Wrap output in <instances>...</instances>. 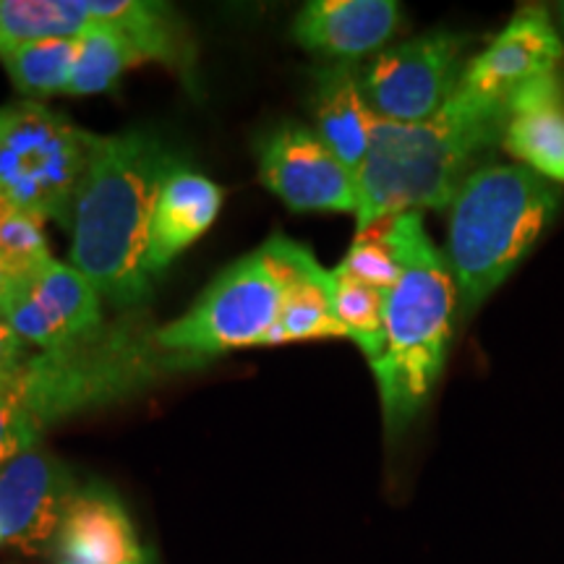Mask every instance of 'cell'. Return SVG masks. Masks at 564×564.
Here are the masks:
<instances>
[{
  "mask_svg": "<svg viewBox=\"0 0 564 564\" xmlns=\"http://www.w3.org/2000/svg\"><path fill=\"white\" fill-rule=\"evenodd\" d=\"M147 61L150 58L141 53L137 42L118 26H89L79 34V55H76L68 97L105 95L123 79L126 70Z\"/></svg>",
  "mask_w": 564,
  "mask_h": 564,
  "instance_id": "18",
  "label": "cell"
},
{
  "mask_svg": "<svg viewBox=\"0 0 564 564\" xmlns=\"http://www.w3.org/2000/svg\"><path fill=\"white\" fill-rule=\"evenodd\" d=\"M137 564H152V562H150V556H144V560H139Z\"/></svg>",
  "mask_w": 564,
  "mask_h": 564,
  "instance_id": "27",
  "label": "cell"
},
{
  "mask_svg": "<svg viewBox=\"0 0 564 564\" xmlns=\"http://www.w3.org/2000/svg\"><path fill=\"white\" fill-rule=\"evenodd\" d=\"M97 133L21 100L0 108V199L70 228Z\"/></svg>",
  "mask_w": 564,
  "mask_h": 564,
  "instance_id": "6",
  "label": "cell"
},
{
  "mask_svg": "<svg viewBox=\"0 0 564 564\" xmlns=\"http://www.w3.org/2000/svg\"><path fill=\"white\" fill-rule=\"evenodd\" d=\"M333 282L337 322L345 329V337H350L373 364L384 350V312L390 293L350 278L340 267L333 270Z\"/></svg>",
  "mask_w": 564,
  "mask_h": 564,
  "instance_id": "21",
  "label": "cell"
},
{
  "mask_svg": "<svg viewBox=\"0 0 564 564\" xmlns=\"http://www.w3.org/2000/svg\"><path fill=\"white\" fill-rule=\"evenodd\" d=\"M51 554L53 564H137L147 556L121 499L100 484L76 491Z\"/></svg>",
  "mask_w": 564,
  "mask_h": 564,
  "instance_id": "13",
  "label": "cell"
},
{
  "mask_svg": "<svg viewBox=\"0 0 564 564\" xmlns=\"http://www.w3.org/2000/svg\"><path fill=\"white\" fill-rule=\"evenodd\" d=\"M403 9L394 0H312L293 24V37L308 53L352 63L382 51L400 30Z\"/></svg>",
  "mask_w": 564,
  "mask_h": 564,
  "instance_id": "12",
  "label": "cell"
},
{
  "mask_svg": "<svg viewBox=\"0 0 564 564\" xmlns=\"http://www.w3.org/2000/svg\"><path fill=\"white\" fill-rule=\"evenodd\" d=\"M556 21H560V32L564 37V3H556Z\"/></svg>",
  "mask_w": 564,
  "mask_h": 564,
  "instance_id": "26",
  "label": "cell"
},
{
  "mask_svg": "<svg viewBox=\"0 0 564 564\" xmlns=\"http://www.w3.org/2000/svg\"><path fill=\"white\" fill-rule=\"evenodd\" d=\"M51 262L45 217L0 199V267L11 282V291Z\"/></svg>",
  "mask_w": 564,
  "mask_h": 564,
  "instance_id": "22",
  "label": "cell"
},
{
  "mask_svg": "<svg viewBox=\"0 0 564 564\" xmlns=\"http://www.w3.org/2000/svg\"><path fill=\"white\" fill-rule=\"evenodd\" d=\"M507 102L489 100L457 84L447 105L421 123L377 118L358 171V232L421 209L453 204L478 154L491 150L507 129Z\"/></svg>",
  "mask_w": 564,
  "mask_h": 564,
  "instance_id": "2",
  "label": "cell"
},
{
  "mask_svg": "<svg viewBox=\"0 0 564 564\" xmlns=\"http://www.w3.org/2000/svg\"><path fill=\"white\" fill-rule=\"evenodd\" d=\"M76 491L68 465L42 444L11 457L0 468V544L30 556L51 554Z\"/></svg>",
  "mask_w": 564,
  "mask_h": 564,
  "instance_id": "10",
  "label": "cell"
},
{
  "mask_svg": "<svg viewBox=\"0 0 564 564\" xmlns=\"http://www.w3.org/2000/svg\"><path fill=\"white\" fill-rule=\"evenodd\" d=\"M181 162L158 137L123 131L95 137L70 220V267L118 312L150 301V223L160 186Z\"/></svg>",
  "mask_w": 564,
  "mask_h": 564,
  "instance_id": "1",
  "label": "cell"
},
{
  "mask_svg": "<svg viewBox=\"0 0 564 564\" xmlns=\"http://www.w3.org/2000/svg\"><path fill=\"white\" fill-rule=\"evenodd\" d=\"M9 293H11V282H9V278H6L3 267H0V308H3V303H6V299H9Z\"/></svg>",
  "mask_w": 564,
  "mask_h": 564,
  "instance_id": "25",
  "label": "cell"
},
{
  "mask_svg": "<svg viewBox=\"0 0 564 564\" xmlns=\"http://www.w3.org/2000/svg\"><path fill=\"white\" fill-rule=\"evenodd\" d=\"M400 259L387 295L384 350L369 364L382 400L387 440H398L423 411L447 361L457 291L447 259L423 228L421 212L384 220Z\"/></svg>",
  "mask_w": 564,
  "mask_h": 564,
  "instance_id": "3",
  "label": "cell"
},
{
  "mask_svg": "<svg viewBox=\"0 0 564 564\" xmlns=\"http://www.w3.org/2000/svg\"><path fill=\"white\" fill-rule=\"evenodd\" d=\"M327 337H345L335 314L333 272L316 262L308 246L295 243L293 272L267 345L327 340Z\"/></svg>",
  "mask_w": 564,
  "mask_h": 564,
  "instance_id": "17",
  "label": "cell"
},
{
  "mask_svg": "<svg viewBox=\"0 0 564 564\" xmlns=\"http://www.w3.org/2000/svg\"><path fill=\"white\" fill-rule=\"evenodd\" d=\"M259 178L293 212L358 209V181L319 133L280 123L257 141Z\"/></svg>",
  "mask_w": 564,
  "mask_h": 564,
  "instance_id": "8",
  "label": "cell"
},
{
  "mask_svg": "<svg viewBox=\"0 0 564 564\" xmlns=\"http://www.w3.org/2000/svg\"><path fill=\"white\" fill-rule=\"evenodd\" d=\"M312 110L316 121L314 131L358 181L377 116L366 102L361 74L352 63H329L314 70Z\"/></svg>",
  "mask_w": 564,
  "mask_h": 564,
  "instance_id": "16",
  "label": "cell"
},
{
  "mask_svg": "<svg viewBox=\"0 0 564 564\" xmlns=\"http://www.w3.org/2000/svg\"><path fill=\"white\" fill-rule=\"evenodd\" d=\"M32 356L30 345L21 340L17 329L0 316V373L17 369L19 364H24Z\"/></svg>",
  "mask_w": 564,
  "mask_h": 564,
  "instance_id": "24",
  "label": "cell"
},
{
  "mask_svg": "<svg viewBox=\"0 0 564 564\" xmlns=\"http://www.w3.org/2000/svg\"><path fill=\"white\" fill-rule=\"evenodd\" d=\"M76 55H79V37H53L11 47L0 53V61L9 70L13 87L26 100L37 102L53 95H68Z\"/></svg>",
  "mask_w": 564,
  "mask_h": 564,
  "instance_id": "19",
  "label": "cell"
},
{
  "mask_svg": "<svg viewBox=\"0 0 564 564\" xmlns=\"http://www.w3.org/2000/svg\"><path fill=\"white\" fill-rule=\"evenodd\" d=\"M340 270L348 272L350 278L366 282V285L379 288V291H392L394 282L400 280V259L390 238H387L384 223L358 232L348 257L343 259Z\"/></svg>",
  "mask_w": 564,
  "mask_h": 564,
  "instance_id": "23",
  "label": "cell"
},
{
  "mask_svg": "<svg viewBox=\"0 0 564 564\" xmlns=\"http://www.w3.org/2000/svg\"><path fill=\"white\" fill-rule=\"evenodd\" d=\"M560 204V186L520 162H489L463 181L447 236V264L463 316L478 312L518 270Z\"/></svg>",
  "mask_w": 564,
  "mask_h": 564,
  "instance_id": "4",
  "label": "cell"
},
{
  "mask_svg": "<svg viewBox=\"0 0 564 564\" xmlns=\"http://www.w3.org/2000/svg\"><path fill=\"white\" fill-rule=\"evenodd\" d=\"M505 150L541 178L564 183V82L541 76L512 91L507 100Z\"/></svg>",
  "mask_w": 564,
  "mask_h": 564,
  "instance_id": "14",
  "label": "cell"
},
{
  "mask_svg": "<svg viewBox=\"0 0 564 564\" xmlns=\"http://www.w3.org/2000/svg\"><path fill=\"white\" fill-rule=\"evenodd\" d=\"M225 192L207 175L178 165L160 186L150 223L147 267L158 278L194 241L212 228L223 209Z\"/></svg>",
  "mask_w": 564,
  "mask_h": 564,
  "instance_id": "15",
  "label": "cell"
},
{
  "mask_svg": "<svg viewBox=\"0 0 564 564\" xmlns=\"http://www.w3.org/2000/svg\"><path fill=\"white\" fill-rule=\"evenodd\" d=\"M0 316L26 345L61 350L100 335L102 295L76 267L53 262L13 288Z\"/></svg>",
  "mask_w": 564,
  "mask_h": 564,
  "instance_id": "9",
  "label": "cell"
},
{
  "mask_svg": "<svg viewBox=\"0 0 564 564\" xmlns=\"http://www.w3.org/2000/svg\"><path fill=\"white\" fill-rule=\"evenodd\" d=\"M89 26L87 0H0V53L34 40L79 37Z\"/></svg>",
  "mask_w": 564,
  "mask_h": 564,
  "instance_id": "20",
  "label": "cell"
},
{
  "mask_svg": "<svg viewBox=\"0 0 564 564\" xmlns=\"http://www.w3.org/2000/svg\"><path fill=\"white\" fill-rule=\"evenodd\" d=\"M293 246L291 238L274 232L232 262L186 314L154 329L160 348L204 366L230 350L267 345L293 272Z\"/></svg>",
  "mask_w": 564,
  "mask_h": 564,
  "instance_id": "5",
  "label": "cell"
},
{
  "mask_svg": "<svg viewBox=\"0 0 564 564\" xmlns=\"http://www.w3.org/2000/svg\"><path fill=\"white\" fill-rule=\"evenodd\" d=\"M562 58L564 42L552 13L546 6L525 3L476 58L465 63L460 87L507 102L523 84L556 74Z\"/></svg>",
  "mask_w": 564,
  "mask_h": 564,
  "instance_id": "11",
  "label": "cell"
},
{
  "mask_svg": "<svg viewBox=\"0 0 564 564\" xmlns=\"http://www.w3.org/2000/svg\"><path fill=\"white\" fill-rule=\"evenodd\" d=\"M468 37L455 32L421 34L379 53L361 74L373 116L392 123H421L455 95Z\"/></svg>",
  "mask_w": 564,
  "mask_h": 564,
  "instance_id": "7",
  "label": "cell"
}]
</instances>
